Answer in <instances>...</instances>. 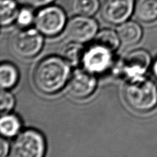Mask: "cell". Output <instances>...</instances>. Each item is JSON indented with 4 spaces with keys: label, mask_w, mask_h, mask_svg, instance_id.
Returning a JSON list of instances; mask_svg holds the SVG:
<instances>
[{
    "label": "cell",
    "mask_w": 157,
    "mask_h": 157,
    "mask_svg": "<svg viewBox=\"0 0 157 157\" xmlns=\"http://www.w3.org/2000/svg\"><path fill=\"white\" fill-rule=\"evenodd\" d=\"M71 65L63 57L49 56L36 66L33 81L38 90L46 94L57 93L66 86L71 76Z\"/></svg>",
    "instance_id": "1"
},
{
    "label": "cell",
    "mask_w": 157,
    "mask_h": 157,
    "mask_svg": "<svg viewBox=\"0 0 157 157\" xmlns=\"http://www.w3.org/2000/svg\"><path fill=\"white\" fill-rule=\"evenodd\" d=\"M124 97L133 110L141 113L149 112L157 105V87L145 77L130 80L125 87Z\"/></svg>",
    "instance_id": "2"
},
{
    "label": "cell",
    "mask_w": 157,
    "mask_h": 157,
    "mask_svg": "<svg viewBox=\"0 0 157 157\" xmlns=\"http://www.w3.org/2000/svg\"><path fill=\"white\" fill-rule=\"evenodd\" d=\"M35 27L46 37H55L65 29L67 17L64 10L57 6H47L39 10L35 19Z\"/></svg>",
    "instance_id": "3"
},
{
    "label": "cell",
    "mask_w": 157,
    "mask_h": 157,
    "mask_svg": "<svg viewBox=\"0 0 157 157\" xmlns=\"http://www.w3.org/2000/svg\"><path fill=\"white\" fill-rule=\"evenodd\" d=\"M46 147L42 134L34 129H27L17 135L11 150L13 155L17 157H42Z\"/></svg>",
    "instance_id": "4"
},
{
    "label": "cell",
    "mask_w": 157,
    "mask_h": 157,
    "mask_svg": "<svg viewBox=\"0 0 157 157\" xmlns=\"http://www.w3.org/2000/svg\"><path fill=\"white\" fill-rule=\"evenodd\" d=\"M44 46L43 35L36 29H24L14 35L11 46L19 57L30 59L37 56Z\"/></svg>",
    "instance_id": "5"
},
{
    "label": "cell",
    "mask_w": 157,
    "mask_h": 157,
    "mask_svg": "<svg viewBox=\"0 0 157 157\" xmlns=\"http://www.w3.org/2000/svg\"><path fill=\"white\" fill-rule=\"evenodd\" d=\"M99 30L98 23L91 17L77 15L67 22L65 34L71 41L83 44L95 38Z\"/></svg>",
    "instance_id": "6"
},
{
    "label": "cell",
    "mask_w": 157,
    "mask_h": 157,
    "mask_svg": "<svg viewBox=\"0 0 157 157\" xmlns=\"http://www.w3.org/2000/svg\"><path fill=\"white\" fill-rule=\"evenodd\" d=\"M113 52L95 44L85 50L82 60L84 69L94 75H101L113 66Z\"/></svg>",
    "instance_id": "7"
},
{
    "label": "cell",
    "mask_w": 157,
    "mask_h": 157,
    "mask_svg": "<svg viewBox=\"0 0 157 157\" xmlns=\"http://www.w3.org/2000/svg\"><path fill=\"white\" fill-rule=\"evenodd\" d=\"M151 63L149 53L145 50H133L121 61L119 72L128 81L144 77Z\"/></svg>",
    "instance_id": "8"
},
{
    "label": "cell",
    "mask_w": 157,
    "mask_h": 157,
    "mask_svg": "<svg viewBox=\"0 0 157 157\" xmlns=\"http://www.w3.org/2000/svg\"><path fill=\"white\" fill-rule=\"evenodd\" d=\"M134 0H105L101 7L103 20L113 25L127 21L134 12Z\"/></svg>",
    "instance_id": "9"
},
{
    "label": "cell",
    "mask_w": 157,
    "mask_h": 157,
    "mask_svg": "<svg viewBox=\"0 0 157 157\" xmlns=\"http://www.w3.org/2000/svg\"><path fill=\"white\" fill-rule=\"evenodd\" d=\"M97 86L94 75L86 69H77L68 83V92L76 99H86L94 93Z\"/></svg>",
    "instance_id": "10"
},
{
    "label": "cell",
    "mask_w": 157,
    "mask_h": 157,
    "mask_svg": "<svg viewBox=\"0 0 157 157\" xmlns=\"http://www.w3.org/2000/svg\"><path fill=\"white\" fill-rule=\"evenodd\" d=\"M121 44L125 46H131L139 43L143 36V30L140 25L133 21H127L119 25L117 29Z\"/></svg>",
    "instance_id": "11"
},
{
    "label": "cell",
    "mask_w": 157,
    "mask_h": 157,
    "mask_svg": "<svg viewBox=\"0 0 157 157\" xmlns=\"http://www.w3.org/2000/svg\"><path fill=\"white\" fill-rule=\"evenodd\" d=\"M134 14L139 21L144 23L157 20V0H137Z\"/></svg>",
    "instance_id": "12"
},
{
    "label": "cell",
    "mask_w": 157,
    "mask_h": 157,
    "mask_svg": "<svg viewBox=\"0 0 157 157\" xmlns=\"http://www.w3.org/2000/svg\"><path fill=\"white\" fill-rule=\"evenodd\" d=\"M21 129V121L13 114H2L0 120V131L2 136L12 138L17 135Z\"/></svg>",
    "instance_id": "13"
},
{
    "label": "cell",
    "mask_w": 157,
    "mask_h": 157,
    "mask_svg": "<svg viewBox=\"0 0 157 157\" xmlns=\"http://www.w3.org/2000/svg\"><path fill=\"white\" fill-rule=\"evenodd\" d=\"M19 78L17 68L13 64L4 62L0 67V83L2 89L13 88L18 83Z\"/></svg>",
    "instance_id": "14"
},
{
    "label": "cell",
    "mask_w": 157,
    "mask_h": 157,
    "mask_svg": "<svg viewBox=\"0 0 157 157\" xmlns=\"http://www.w3.org/2000/svg\"><path fill=\"white\" fill-rule=\"evenodd\" d=\"M85 50L82 44L71 41L63 48L61 55L70 65L76 67L82 63Z\"/></svg>",
    "instance_id": "15"
},
{
    "label": "cell",
    "mask_w": 157,
    "mask_h": 157,
    "mask_svg": "<svg viewBox=\"0 0 157 157\" xmlns=\"http://www.w3.org/2000/svg\"><path fill=\"white\" fill-rule=\"evenodd\" d=\"M95 44L114 52L119 48L121 41L118 33L113 30L103 29L97 33L95 37Z\"/></svg>",
    "instance_id": "16"
},
{
    "label": "cell",
    "mask_w": 157,
    "mask_h": 157,
    "mask_svg": "<svg viewBox=\"0 0 157 157\" xmlns=\"http://www.w3.org/2000/svg\"><path fill=\"white\" fill-rule=\"evenodd\" d=\"M19 9L15 0H1V25L2 27L10 26L16 21Z\"/></svg>",
    "instance_id": "17"
},
{
    "label": "cell",
    "mask_w": 157,
    "mask_h": 157,
    "mask_svg": "<svg viewBox=\"0 0 157 157\" xmlns=\"http://www.w3.org/2000/svg\"><path fill=\"white\" fill-rule=\"evenodd\" d=\"M99 0H73L72 9L78 15L92 17L99 9Z\"/></svg>",
    "instance_id": "18"
},
{
    "label": "cell",
    "mask_w": 157,
    "mask_h": 157,
    "mask_svg": "<svg viewBox=\"0 0 157 157\" xmlns=\"http://www.w3.org/2000/svg\"><path fill=\"white\" fill-rule=\"evenodd\" d=\"M35 16L31 8L24 7L19 9L16 22L19 27L26 29L35 22Z\"/></svg>",
    "instance_id": "19"
},
{
    "label": "cell",
    "mask_w": 157,
    "mask_h": 157,
    "mask_svg": "<svg viewBox=\"0 0 157 157\" xmlns=\"http://www.w3.org/2000/svg\"><path fill=\"white\" fill-rule=\"evenodd\" d=\"M15 105V99L13 95L8 91V90H2L1 92V105L0 110L1 114L9 113Z\"/></svg>",
    "instance_id": "20"
},
{
    "label": "cell",
    "mask_w": 157,
    "mask_h": 157,
    "mask_svg": "<svg viewBox=\"0 0 157 157\" xmlns=\"http://www.w3.org/2000/svg\"><path fill=\"white\" fill-rule=\"evenodd\" d=\"M23 1L30 6L35 8H43L50 5L55 0H23Z\"/></svg>",
    "instance_id": "21"
},
{
    "label": "cell",
    "mask_w": 157,
    "mask_h": 157,
    "mask_svg": "<svg viewBox=\"0 0 157 157\" xmlns=\"http://www.w3.org/2000/svg\"><path fill=\"white\" fill-rule=\"evenodd\" d=\"M5 138H4V136H2L0 139V156H1V157L8 156V153L10 152V144Z\"/></svg>",
    "instance_id": "22"
},
{
    "label": "cell",
    "mask_w": 157,
    "mask_h": 157,
    "mask_svg": "<svg viewBox=\"0 0 157 157\" xmlns=\"http://www.w3.org/2000/svg\"><path fill=\"white\" fill-rule=\"evenodd\" d=\"M152 72L156 78H157V59L155 60L152 66Z\"/></svg>",
    "instance_id": "23"
}]
</instances>
